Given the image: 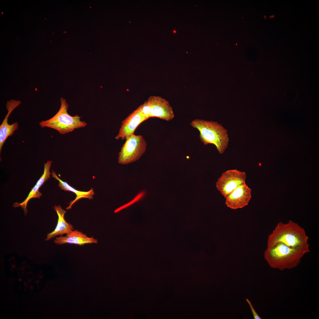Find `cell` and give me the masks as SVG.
<instances>
[{
	"mask_svg": "<svg viewBox=\"0 0 319 319\" xmlns=\"http://www.w3.org/2000/svg\"><path fill=\"white\" fill-rule=\"evenodd\" d=\"M52 162V161L48 160L44 164V170L43 175L36 185L32 189L25 199L21 203L16 202L13 204L14 207L21 206L24 210L25 215H26L27 213V206L29 201L32 198H40L42 196V193L39 192V189L44 182L50 178V175L51 173L50 172V169Z\"/></svg>",
	"mask_w": 319,
	"mask_h": 319,
	"instance_id": "obj_11",
	"label": "cell"
},
{
	"mask_svg": "<svg viewBox=\"0 0 319 319\" xmlns=\"http://www.w3.org/2000/svg\"><path fill=\"white\" fill-rule=\"evenodd\" d=\"M251 192L246 183L241 185L225 198V204L232 209L242 208L248 204L251 198Z\"/></svg>",
	"mask_w": 319,
	"mask_h": 319,
	"instance_id": "obj_8",
	"label": "cell"
},
{
	"mask_svg": "<svg viewBox=\"0 0 319 319\" xmlns=\"http://www.w3.org/2000/svg\"><path fill=\"white\" fill-rule=\"evenodd\" d=\"M136 109L147 119L149 118L150 107L147 101L140 105Z\"/></svg>",
	"mask_w": 319,
	"mask_h": 319,
	"instance_id": "obj_15",
	"label": "cell"
},
{
	"mask_svg": "<svg viewBox=\"0 0 319 319\" xmlns=\"http://www.w3.org/2000/svg\"><path fill=\"white\" fill-rule=\"evenodd\" d=\"M310 252L308 248L291 247L279 243L272 247H267L264 256L271 267L283 271L296 267L304 256Z\"/></svg>",
	"mask_w": 319,
	"mask_h": 319,
	"instance_id": "obj_1",
	"label": "cell"
},
{
	"mask_svg": "<svg viewBox=\"0 0 319 319\" xmlns=\"http://www.w3.org/2000/svg\"><path fill=\"white\" fill-rule=\"evenodd\" d=\"M20 104V101L12 100L8 101L6 107L8 113L0 126V154L5 142L7 138L12 136L18 128V123L15 122L9 124L8 122L9 115L13 110Z\"/></svg>",
	"mask_w": 319,
	"mask_h": 319,
	"instance_id": "obj_10",
	"label": "cell"
},
{
	"mask_svg": "<svg viewBox=\"0 0 319 319\" xmlns=\"http://www.w3.org/2000/svg\"><path fill=\"white\" fill-rule=\"evenodd\" d=\"M61 105L56 113L50 118L39 123L41 127H47L54 129L61 134L71 132L76 129L85 127L87 123L81 121V117L76 115L72 116L67 111L69 105L66 100L61 97Z\"/></svg>",
	"mask_w": 319,
	"mask_h": 319,
	"instance_id": "obj_4",
	"label": "cell"
},
{
	"mask_svg": "<svg viewBox=\"0 0 319 319\" xmlns=\"http://www.w3.org/2000/svg\"><path fill=\"white\" fill-rule=\"evenodd\" d=\"M246 300L248 303V304L249 305L252 312V313L253 318L255 319H261V318L257 314L255 310L254 309L250 301L247 299H246Z\"/></svg>",
	"mask_w": 319,
	"mask_h": 319,
	"instance_id": "obj_16",
	"label": "cell"
},
{
	"mask_svg": "<svg viewBox=\"0 0 319 319\" xmlns=\"http://www.w3.org/2000/svg\"><path fill=\"white\" fill-rule=\"evenodd\" d=\"M54 242L58 245L70 243L80 246L88 243H97V240L93 237H89L82 232L75 230L66 234L64 237H56Z\"/></svg>",
	"mask_w": 319,
	"mask_h": 319,
	"instance_id": "obj_12",
	"label": "cell"
},
{
	"mask_svg": "<svg viewBox=\"0 0 319 319\" xmlns=\"http://www.w3.org/2000/svg\"><path fill=\"white\" fill-rule=\"evenodd\" d=\"M53 208L58 216L57 223L54 230L47 235L45 239L46 240H49L59 235L67 234L74 230L72 225L67 222L64 219V216L66 211L59 205L55 206Z\"/></svg>",
	"mask_w": 319,
	"mask_h": 319,
	"instance_id": "obj_13",
	"label": "cell"
},
{
	"mask_svg": "<svg viewBox=\"0 0 319 319\" xmlns=\"http://www.w3.org/2000/svg\"><path fill=\"white\" fill-rule=\"evenodd\" d=\"M190 125L199 131L200 140L204 145H214L221 154L227 148L229 141L227 130L217 122L196 119Z\"/></svg>",
	"mask_w": 319,
	"mask_h": 319,
	"instance_id": "obj_3",
	"label": "cell"
},
{
	"mask_svg": "<svg viewBox=\"0 0 319 319\" xmlns=\"http://www.w3.org/2000/svg\"><path fill=\"white\" fill-rule=\"evenodd\" d=\"M147 101L150 107L149 118L156 117L167 121L174 118L172 108L165 99L159 96H151Z\"/></svg>",
	"mask_w": 319,
	"mask_h": 319,
	"instance_id": "obj_7",
	"label": "cell"
},
{
	"mask_svg": "<svg viewBox=\"0 0 319 319\" xmlns=\"http://www.w3.org/2000/svg\"><path fill=\"white\" fill-rule=\"evenodd\" d=\"M147 120L136 109L122 121L118 133L115 137V139L117 140L120 139L122 140L126 139L134 134L138 126Z\"/></svg>",
	"mask_w": 319,
	"mask_h": 319,
	"instance_id": "obj_9",
	"label": "cell"
},
{
	"mask_svg": "<svg viewBox=\"0 0 319 319\" xmlns=\"http://www.w3.org/2000/svg\"><path fill=\"white\" fill-rule=\"evenodd\" d=\"M118 153V162L128 164L138 160L145 152L147 143L142 136L134 134L126 139Z\"/></svg>",
	"mask_w": 319,
	"mask_h": 319,
	"instance_id": "obj_5",
	"label": "cell"
},
{
	"mask_svg": "<svg viewBox=\"0 0 319 319\" xmlns=\"http://www.w3.org/2000/svg\"><path fill=\"white\" fill-rule=\"evenodd\" d=\"M308 239L304 229L298 224L291 220L285 223L281 222L268 235L267 247L281 243L289 247L309 249Z\"/></svg>",
	"mask_w": 319,
	"mask_h": 319,
	"instance_id": "obj_2",
	"label": "cell"
},
{
	"mask_svg": "<svg viewBox=\"0 0 319 319\" xmlns=\"http://www.w3.org/2000/svg\"><path fill=\"white\" fill-rule=\"evenodd\" d=\"M52 176L59 181L58 185L61 189L65 191H69L74 193L76 195V197L74 200L71 201L69 203V206L66 207L67 210L71 208L72 206L77 201L82 198H87L89 199H93V196L95 193L92 188H91L88 191H78L66 182L60 179L56 175V173L52 170Z\"/></svg>",
	"mask_w": 319,
	"mask_h": 319,
	"instance_id": "obj_14",
	"label": "cell"
},
{
	"mask_svg": "<svg viewBox=\"0 0 319 319\" xmlns=\"http://www.w3.org/2000/svg\"><path fill=\"white\" fill-rule=\"evenodd\" d=\"M246 173L236 169L223 172L216 184L217 190L225 198L236 188L245 183Z\"/></svg>",
	"mask_w": 319,
	"mask_h": 319,
	"instance_id": "obj_6",
	"label": "cell"
}]
</instances>
